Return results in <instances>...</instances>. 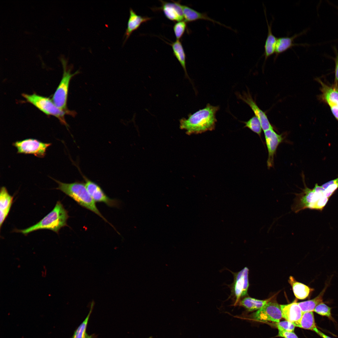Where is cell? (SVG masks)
Segmentation results:
<instances>
[{
    "label": "cell",
    "mask_w": 338,
    "mask_h": 338,
    "mask_svg": "<svg viewBox=\"0 0 338 338\" xmlns=\"http://www.w3.org/2000/svg\"><path fill=\"white\" fill-rule=\"evenodd\" d=\"M264 133L268 153L267 166L269 168L274 166V156L279 145L283 140V137L282 135L275 132L273 128L264 131Z\"/></svg>",
    "instance_id": "cell-9"
},
{
    "label": "cell",
    "mask_w": 338,
    "mask_h": 338,
    "mask_svg": "<svg viewBox=\"0 0 338 338\" xmlns=\"http://www.w3.org/2000/svg\"><path fill=\"white\" fill-rule=\"evenodd\" d=\"M160 7L153 8L154 10H161L165 17L168 19L174 21L178 22L184 19L182 5L180 1H175L172 0V2H169L161 0Z\"/></svg>",
    "instance_id": "cell-10"
},
{
    "label": "cell",
    "mask_w": 338,
    "mask_h": 338,
    "mask_svg": "<svg viewBox=\"0 0 338 338\" xmlns=\"http://www.w3.org/2000/svg\"><path fill=\"white\" fill-rule=\"evenodd\" d=\"M321 186L324 189L325 196L329 198L338 188V177L325 183Z\"/></svg>",
    "instance_id": "cell-28"
},
{
    "label": "cell",
    "mask_w": 338,
    "mask_h": 338,
    "mask_svg": "<svg viewBox=\"0 0 338 338\" xmlns=\"http://www.w3.org/2000/svg\"><path fill=\"white\" fill-rule=\"evenodd\" d=\"M278 336L284 338H299L294 332L279 330Z\"/></svg>",
    "instance_id": "cell-32"
},
{
    "label": "cell",
    "mask_w": 338,
    "mask_h": 338,
    "mask_svg": "<svg viewBox=\"0 0 338 338\" xmlns=\"http://www.w3.org/2000/svg\"><path fill=\"white\" fill-rule=\"evenodd\" d=\"M314 312L323 316L332 318L331 308L322 302L318 305L315 308Z\"/></svg>",
    "instance_id": "cell-30"
},
{
    "label": "cell",
    "mask_w": 338,
    "mask_h": 338,
    "mask_svg": "<svg viewBox=\"0 0 338 338\" xmlns=\"http://www.w3.org/2000/svg\"><path fill=\"white\" fill-rule=\"evenodd\" d=\"M288 282L291 285L295 297L300 300L307 298L314 291V289L301 283L297 281L292 276H290Z\"/></svg>",
    "instance_id": "cell-21"
},
{
    "label": "cell",
    "mask_w": 338,
    "mask_h": 338,
    "mask_svg": "<svg viewBox=\"0 0 338 338\" xmlns=\"http://www.w3.org/2000/svg\"><path fill=\"white\" fill-rule=\"evenodd\" d=\"M266 10L264 9L267 25L268 26V33L264 46V55L265 61L274 53H275L276 46L277 38L272 33V23H268L267 18Z\"/></svg>",
    "instance_id": "cell-20"
},
{
    "label": "cell",
    "mask_w": 338,
    "mask_h": 338,
    "mask_svg": "<svg viewBox=\"0 0 338 338\" xmlns=\"http://www.w3.org/2000/svg\"><path fill=\"white\" fill-rule=\"evenodd\" d=\"M95 335L94 334H92L90 335H89L88 334L86 335L84 338H95Z\"/></svg>",
    "instance_id": "cell-36"
},
{
    "label": "cell",
    "mask_w": 338,
    "mask_h": 338,
    "mask_svg": "<svg viewBox=\"0 0 338 338\" xmlns=\"http://www.w3.org/2000/svg\"><path fill=\"white\" fill-rule=\"evenodd\" d=\"M248 274V269L245 267L235 275L233 287V292L236 298L235 305L241 297L247 294L249 286Z\"/></svg>",
    "instance_id": "cell-11"
},
{
    "label": "cell",
    "mask_w": 338,
    "mask_h": 338,
    "mask_svg": "<svg viewBox=\"0 0 338 338\" xmlns=\"http://www.w3.org/2000/svg\"><path fill=\"white\" fill-rule=\"evenodd\" d=\"M252 317L257 321L278 322L282 318L280 305L275 301L270 300L253 313Z\"/></svg>",
    "instance_id": "cell-8"
},
{
    "label": "cell",
    "mask_w": 338,
    "mask_h": 338,
    "mask_svg": "<svg viewBox=\"0 0 338 338\" xmlns=\"http://www.w3.org/2000/svg\"><path fill=\"white\" fill-rule=\"evenodd\" d=\"M238 95L240 99L251 108L255 116L259 119L264 131L273 128L265 113L258 107L249 92L243 93V95L238 94Z\"/></svg>",
    "instance_id": "cell-12"
},
{
    "label": "cell",
    "mask_w": 338,
    "mask_h": 338,
    "mask_svg": "<svg viewBox=\"0 0 338 338\" xmlns=\"http://www.w3.org/2000/svg\"><path fill=\"white\" fill-rule=\"evenodd\" d=\"M52 144L42 142L33 139H27L17 141L13 144L20 154H31L38 158H43L46 155L48 147Z\"/></svg>",
    "instance_id": "cell-7"
},
{
    "label": "cell",
    "mask_w": 338,
    "mask_h": 338,
    "mask_svg": "<svg viewBox=\"0 0 338 338\" xmlns=\"http://www.w3.org/2000/svg\"><path fill=\"white\" fill-rule=\"evenodd\" d=\"M184 21L189 22L199 19H203L209 21L213 23H217L221 25L231 28L220 22L216 21L209 17L205 13L199 12L186 5H182Z\"/></svg>",
    "instance_id": "cell-18"
},
{
    "label": "cell",
    "mask_w": 338,
    "mask_h": 338,
    "mask_svg": "<svg viewBox=\"0 0 338 338\" xmlns=\"http://www.w3.org/2000/svg\"><path fill=\"white\" fill-rule=\"evenodd\" d=\"M313 331L315 332L317 334L323 338H332L325 335L322 332L320 331L316 327L314 329Z\"/></svg>",
    "instance_id": "cell-35"
},
{
    "label": "cell",
    "mask_w": 338,
    "mask_h": 338,
    "mask_svg": "<svg viewBox=\"0 0 338 338\" xmlns=\"http://www.w3.org/2000/svg\"><path fill=\"white\" fill-rule=\"evenodd\" d=\"M276 323V327L280 331L294 332L295 327L293 323L286 320Z\"/></svg>",
    "instance_id": "cell-31"
},
{
    "label": "cell",
    "mask_w": 338,
    "mask_h": 338,
    "mask_svg": "<svg viewBox=\"0 0 338 338\" xmlns=\"http://www.w3.org/2000/svg\"><path fill=\"white\" fill-rule=\"evenodd\" d=\"M69 217L68 211L61 202L58 201L52 211L37 223L28 228L17 231L25 235L41 229H49L58 233L62 228L67 226V221Z\"/></svg>",
    "instance_id": "cell-3"
},
{
    "label": "cell",
    "mask_w": 338,
    "mask_h": 338,
    "mask_svg": "<svg viewBox=\"0 0 338 338\" xmlns=\"http://www.w3.org/2000/svg\"><path fill=\"white\" fill-rule=\"evenodd\" d=\"M151 19V17L137 14L132 8H130L127 27L124 34L125 40L124 43L132 33L137 29L142 23Z\"/></svg>",
    "instance_id": "cell-16"
},
{
    "label": "cell",
    "mask_w": 338,
    "mask_h": 338,
    "mask_svg": "<svg viewBox=\"0 0 338 338\" xmlns=\"http://www.w3.org/2000/svg\"><path fill=\"white\" fill-rule=\"evenodd\" d=\"M13 199V197L9 194L6 187H2L0 192V228L9 213Z\"/></svg>",
    "instance_id": "cell-17"
},
{
    "label": "cell",
    "mask_w": 338,
    "mask_h": 338,
    "mask_svg": "<svg viewBox=\"0 0 338 338\" xmlns=\"http://www.w3.org/2000/svg\"><path fill=\"white\" fill-rule=\"evenodd\" d=\"M244 127H247L254 132L257 134L261 137L262 130L259 119L255 116H253L248 120L244 122Z\"/></svg>",
    "instance_id": "cell-27"
},
{
    "label": "cell",
    "mask_w": 338,
    "mask_h": 338,
    "mask_svg": "<svg viewBox=\"0 0 338 338\" xmlns=\"http://www.w3.org/2000/svg\"><path fill=\"white\" fill-rule=\"evenodd\" d=\"M52 179L59 185L56 189L60 190L80 205L94 212L110 224L99 211L95 202L88 192L85 184L78 182L65 183Z\"/></svg>",
    "instance_id": "cell-2"
},
{
    "label": "cell",
    "mask_w": 338,
    "mask_h": 338,
    "mask_svg": "<svg viewBox=\"0 0 338 338\" xmlns=\"http://www.w3.org/2000/svg\"><path fill=\"white\" fill-rule=\"evenodd\" d=\"M20 267H21V266H20V265H18V267H18V268H20Z\"/></svg>",
    "instance_id": "cell-40"
},
{
    "label": "cell",
    "mask_w": 338,
    "mask_h": 338,
    "mask_svg": "<svg viewBox=\"0 0 338 338\" xmlns=\"http://www.w3.org/2000/svg\"><path fill=\"white\" fill-rule=\"evenodd\" d=\"M187 27V22L184 21L177 22L173 26V29L177 40H179L184 33Z\"/></svg>",
    "instance_id": "cell-29"
},
{
    "label": "cell",
    "mask_w": 338,
    "mask_h": 338,
    "mask_svg": "<svg viewBox=\"0 0 338 338\" xmlns=\"http://www.w3.org/2000/svg\"><path fill=\"white\" fill-rule=\"evenodd\" d=\"M335 79L334 85L338 86V54L335 59Z\"/></svg>",
    "instance_id": "cell-33"
},
{
    "label": "cell",
    "mask_w": 338,
    "mask_h": 338,
    "mask_svg": "<svg viewBox=\"0 0 338 338\" xmlns=\"http://www.w3.org/2000/svg\"><path fill=\"white\" fill-rule=\"evenodd\" d=\"M43 268H44V269H46V268H46L45 266V265L43 266Z\"/></svg>",
    "instance_id": "cell-39"
},
{
    "label": "cell",
    "mask_w": 338,
    "mask_h": 338,
    "mask_svg": "<svg viewBox=\"0 0 338 338\" xmlns=\"http://www.w3.org/2000/svg\"><path fill=\"white\" fill-rule=\"evenodd\" d=\"M61 61L63 69V77L53 95L52 99L54 104L59 109L69 112L71 111L68 110L67 107L69 83L72 78L79 74V72L78 70L74 74H71L72 67L68 68L67 67V61L63 58H61Z\"/></svg>",
    "instance_id": "cell-6"
},
{
    "label": "cell",
    "mask_w": 338,
    "mask_h": 338,
    "mask_svg": "<svg viewBox=\"0 0 338 338\" xmlns=\"http://www.w3.org/2000/svg\"><path fill=\"white\" fill-rule=\"evenodd\" d=\"M49 296H51V294H49Z\"/></svg>",
    "instance_id": "cell-42"
},
{
    "label": "cell",
    "mask_w": 338,
    "mask_h": 338,
    "mask_svg": "<svg viewBox=\"0 0 338 338\" xmlns=\"http://www.w3.org/2000/svg\"><path fill=\"white\" fill-rule=\"evenodd\" d=\"M84 179L86 189L95 202H103L110 207L117 205V202L108 197L98 184L86 178Z\"/></svg>",
    "instance_id": "cell-13"
},
{
    "label": "cell",
    "mask_w": 338,
    "mask_h": 338,
    "mask_svg": "<svg viewBox=\"0 0 338 338\" xmlns=\"http://www.w3.org/2000/svg\"><path fill=\"white\" fill-rule=\"evenodd\" d=\"M329 106L333 115L338 121V106L335 105H330Z\"/></svg>",
    "instance_id": "cell-34"
},
{
    "label": "cell",
    "mask_w": 338,
    "mask_h": 338,
    "mask_svg": "<svg viewBox=\"0 0 338 338\" xmlns=\"http://www.w3.org/2000/svg\"><path fill=\"white\" fill-rule=\"evenodd\" d=\"M305 187L301 193L295 194L296 197L292 205L291 209L295 213L306 208L313 209L317 202L320 198L325 196L324 189L317 183L312 189L305 185Z\"/></svg>",
    "instance_id": "cell-5"
},
{
    "label": "cell",
    "mask_w": 338,
    "mask_h": 338,
    "mask_svg": "<svg viewBox=\"0 0 338 338\" xmlns=\"http://www.w3.org/2000/svg\"><path fill=\"white\" fill-rule=\"evenodd\" d=\"M168 44L172 46L173 54L182 67L186 76L189 79L186 69V55L181 42L179 40H177L174 42Z\"/></svg>",
    "instance_id": "cell-22"
},
{
    "label": "cell",
    "mask_w": 338,
    "mask_h": 338,
    "mask_svg": "<svg viewBox=\"0 0 338 338\" xmlns=\"http://www.w3.org/2000/svg\"><path fill=\"white\" fill-rule=\"evenodd\" d=\"M282 318L293 324L298 321L303 314L296 300L286 305H280Z\"/></svg>",
    "instance_id": "cell-15"
},
{
    "label": "cell",
    "mask_w": 338,
    "mask_h": 338,
    "mask_svg": "<svg viewBox=\"0 0 338 338\" xmlns=\"http://www.w3.org/2000/svg\"><path fill=\"white\" fill-rule=\"evenodd\" d=\"M327 286L326 285L318 295L313 299L298 303L303 313L313 312L318 305L323 302V296Z\"/></svg>",
    "instance_id": "cell-23"
},
{
    "label": "cell",
    "mask_w": 338,
    "mask_h": 338,
    "mask_svg": "<svg viewBox=\"0 0 338 338\" xmlns=\"http://www.w3.org/2000/svg\"><path fill=\"white\" fill-rule=\"evenodd\" d=\"M272 297L265 300H259L250 297L243 299L240 303V305L249 311L258 310L271 300Z\"/></svg>",
    "instance_id": "cell-24"
},
{
    "label": "cell",
    "mask_w": 338,
    "mask_h": 338,
    "mask_svg": "<svg viewBox=\"0 0 338 338\" xmlns=\"http://www.w3.org/2000/svg\"><path fill=\"white\" fill-rule=\"evenodd\" d=\"M219 109L218 106L208 104L203 109L188 115L187 119L180 120V128L185 130L188 135L198 134L214 129L217 120L216 114Z\"/></svg>",
    "instance_id": "cell-1"
},
{
    "label": "cell",
    "mask_w": 338,
    "mask_h": 338,
    "mask_svg": "<svg viewBox=\"0 0 338 338\" xmlns=\"http://www.w3.org/2000/svg\"><path fill=\"white\" fill-rule=\"evenodd\" d=\"M293 324L295 327L312 330L316 327L313 312L303 313L300 320Z\"/></svg>",
    "instance_id": "cell-25"
},
{
    "label": "cell",
    "mask_w": 338,
    "mask_h": 338,
    "mask_svg": "<svg viewBox=\"0 0 338 338\" xmlns=\"http://www.w3.org/2000/svg\"><path fill=\"white\" fill-rule=\"evenodd\" d=\"M44 270H45V272H44V277H46V274H47V269H45Z\"/></svg>",
    "instance_id": "cell-37"
},
{
    "label": "cell",
    "mask_w": 338,
    "mask_h": 338,
    "mask_svg": "<svg viewBox=\"0 0 338 338\" xmlns=\"http://www.w3.org/2000/svg\"><path fill=\"white\" fill-rule=\"evenodd\" d=\"M16 259H17L18 260H19V259L18 258H16Z\"/></svg>",
    "instance_id": "cell-41"
},
{
    "label": "cell",
    "mask_w": 338,
    "mask_h": 338,
    "mask_svg": "<svg viewBox=\"0 0 338 338\" xmlns=\"http://www.w3.org/2000/svg\"><path fill=\"white\" fill-rule=\"evenodd\" d=\"M316 80L321 85V94L320 98L328 105H335L338 106V86L334 84L329 85L326 84L319 78Z\"/></svg>",
    "instance_id": "cell-14"
},
{
    "label": "cell",
    "mask_w": 338,
    "mask_h": 338,
    "mask_svg": "<svg viewBox=\"0 0 338 338\" xmlns=\"http://www.w3.org/2000/svg\"><path fill=\"white\" fill-rule=\"evenodd\" d=\"M44 271H42V277H44Z\"/></svg>",
    "instance_id": "cell-38"
},
{
    "label": "cell",
    "mask_w": 338,
    "mask_h": 338,
    "mask_svg": "<svg viewBox=\"0 0 338 338\" xmlns=\"http://www.w3.org/2000/svg\"><path fill=\"white\" fill-rule=\"evenodd\" d=\"M95 304L94 301L92 300L91 303L90 310L88 315L84 321L74 331L72 338H84L87 335L86 330L89 318L93 310Z\"/></svg>",
    "instance_id": "cell-26"
},
{
    "label": "cell",
    "mask_w": 338,
    "mask_h": 338,
    "mask_svg": "<svg viewBox=\"0 0 338 338\" xmlns=\"http://www.w3.org/2000/svg\"><path fill=\"white\" fill-rule=\"evenodd\" d=\"M304 32L295 34L291 37H283L277 38L276 46L275 59L281 54L295 46L301 45L303 44L295 43L294 39L302 35Z\"/></svg>",
    "instance_id": "cell-19"
},
{
    "label": "cell",
    "mask_w": 338,
    "mask_h": 338,
    "mask_svg": "<svg viewBox=\"0 0 338 338\" xmlns=\"http://www.w3.org/2000/svg\"><path fill=\"white\" fill-rule=\"evenodd\" d=\"M22 96L28 102L34 105L44 114L57 118L61 123L67 127L68 125L65 119V115L73 116L75 115V112H68L59 109L49 98L39 95L35 93L32 95L23 94Z\"/></svg>",
    "instance_id": "cell-4"
}]
</instances>
